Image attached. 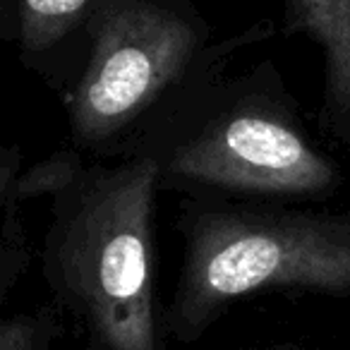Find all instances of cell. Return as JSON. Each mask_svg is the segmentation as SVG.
<instances>
[{
    "instance_id": "cell-10",
    "label": "cell",
    "mask_w": 350,
    "mask_h": 350,
    "mask_svg": "<svg viewBox=\"0 0 350 350\" xmlns=\"http://www.w3.org/2000/svg\"><path fill=\"white\" fill-rule=\"evenodd\" d=\"M0 36H3V41H15L17 0H0Z\"/></svg>"
},
{
    "instance_id": "cell-4",
    "label": "cell",
    "mask_w": 350,
    "mask_h": 350,
    "mask_svg": "<svg viewBox=\"0 0 350 350\" xmlns=\"http://www.w3.org/2000/svg\"><path fill=\"white\" fill-rule=\"evenodd\" d=\"M211 44L195 0H98L82 70L63 94L75 149L118 159Z\"/></svg>"
},
{
    "instance_id": "cell-5",
    "label": "cell",
    "mask_w": 350,
    "mask_h": 350,
    "mask_svg": "<svg viewBox=\"0 0 350 350\" xmlns=\"http://www.w3.org/2000/svg\"><path fill=\"white\" fill-rule=\"evenodd\" d=\"M98 0H17L15 44L27 68L65 94L77 77V51L84 63L87 29ZM82 70V68H79Z\"/></svg>"
},
{
    "instance_id": "cell-7",
    "label": "cell",
    "mask_w": 350,
    "mask_h": 350,
    "mask_svg": "<svg viewBox=\"0 0 350 350\" xmlns=\"http://www.w3.org/2000/svg\"><path fill=\"white\" fill-rule=\"evenodd\" d=\"M82 151L63 149L53 151L44 161L22 168V151L8 144L0 151V204L25 206L34 197L53 200L60 190L75 180L82 170Z\"/></svg>"
},
{
    "instance_id": "cell-6",
    "label": "cell",
    "mask_w": 350,
    "mask_h": 350,
    "mask_svg": "<svg viewBox=\"0 0 350 350\" xmlns=\"http://www.w3.org/2000/svg\"><path fill=\"white\" fill-rule=\"evenodd\" d=\"M283 17L286 34H302L321 49V130L350 149V0H286Z\"/></svg>"
},
{
    "instance_id": "cell-1",
    "label": "cell",
    "mask_w": 350,
    "mask_h": 350,
    "mask_svg": "<svg viewBox=\"0 0 350 350\" xmlns=\"http://www.w3.org/2000/svg\"><path fill=\"white\" fill-rule=\"evenodd\" d=\"M273 31V22L262 20L214 41L118 159L146 156L159 168L161 190L185 197H334L345 180L343 168L307 130L278 65L262 58L233 72L240 51L271 39Z\"/></svg>"
},
{
    "instance_id": "cell-2",
    "label": "cell",
    "mask_w": 350,
    "mask_h": 350,
    "mask_svg": "<svg viewBox=\"0 0 350 350\" xmlns=\"http://www.w3.org/2000/svg\"><path fill=\"white\" fill-rule=\"evenodd\" d=\"M159 168L146 156L84 163L51 202L41 273L84 350H165L156 295Z\"/></svg>"
},
{
    "instance_id": "cell-3",
    "label": "cell",
    "mask_w": 350,
    "mask_h": 350,
    "mask_svg": "<svg viewBox=\"0 0 350 350\" xmlns=\"http://www.w3.org/2000/svg\"><path fill=\"white\" fill-rule=\"evenodd\" d=\"M175 230L183 264L163 326L180 343L202 338L230 305L267 291L350 300V209L183 197Z\"/></svg>"
},
{
    "instance_id": "cell-8",
    "label": "cell",
    "mask_w": 350,
    "mask_h": 350,
    "mask_svg": "<svg viewBox=\"0 0 350 350\" xmlns=\"http://www.w3.org/2000/svg\"><path fill=\"white\" fill-rule=\"evenodd\" d=\"M60 314L55 305H49L34 314H12L0 324V350H51V343L60 336Z\"/></svg>"
},
{
    "instance_id": "cell-11",
    "label": "cell",
    "mask_w": 350,
    "mask_h": 350,
    "mask_svg": "<svg viewBox=\"0 0 350 350\" xmlns=\"http://www.w3.org/2000/svg\"><path fill=\"white\" fill-rule=\"evenodd\" d=\"M267 350H302V348H295V345H273V348H267Z\"/></svg>"
},
{
    "instance_id": "cell-9",
    "label": "cell",
    "mask_w": 350,
    "mask_h": 350,
    "mask_svg": "<svg viewBox=\"0 0 350 350\" xmlns=\"http://www.w3.org/2000/svg\"><path fill=\"white\" fill-rule=\"evenodd\" d=\"M3 209V235H0V302H5L15 283L29 267V243L22 224V206L0 204Z\"/></svg>"
}]
</instances>
